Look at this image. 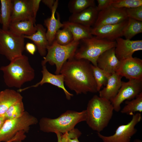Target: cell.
Here are the masks:
<instances>
[{
    "label": "cell",
    "mask_w": 142,
    "mask_h": 142,
    "mask_svg": "<svg viewBox=\"0 0 142 142\" xmlns=\"http://www.w3.org/2000/svg\"><path fill=\"white\" fill-rule=\"evenodd\" d=\"M23 35L0 28V54L11 61L22 56L25 49Z\"/></svg>",
    "instance_id": "7"
},
{
    "label": "cell",
    "mask_w": 142,
    "mask_h": 142,
    "mask_svg": "<svg viewBox=\"0 0 142 142\" xmlns=\"http://www.w3.org/2000/svg\"><path fill=\"white\" fill-rule=\"evenodd\" d=\"M33 19L11 22L9 30L19 35L29 36L36 32L37 28Z\"/></svg>",
    "instance_id": "23"
},
{
    "label": "cell",
    "mask_w": 142,
    "mask_h": 142,
    "mask_svg": "<svg viewBox=\"0 0 142 142\" xmlns=\"http://www.w3.org/2000/svg\"><path fill=\"white\" fill-rule=\"evenodd\" d=\"M115 53L120 61L133 57L135 52L142 50V40H131L121 37L116 40Z\"/></svg>",
    "instance_id": "14"
},
{
    "label": "cell",
    "mask_w": 142,
    "mask_h": 142,
    "mask_svg": "<svg viewBox=\"0 0 142 142\" xmlns=\"http://www.w3.org/2000/svg\"><path fill=\"white\" fill-rule=\"evenodd\" d=\"M0 2L2 28L8 30L12 12V0H1Z\"/></svg>",
    "instance_id": "25"
},
{
    "label": "cell",
    "mask_w": 142,
    "mask_h": 142,
    "mask_svg": "<svg viewBox=\"0 0 142 142\" xmlns=\"http://www.w3.org/2000/svg\"><path fill=\"white\" fill-rule=\"evenodd\" d=\"M42 2L47 6L50 9L51 11L55 1V0H42Z\"/></svg>",
    "instance_id": "39"
},
{
    "label": "cell",
    "mask_w": 142,
    "mask_h": 142,
    "mask_svg": "<svg viewBox=\"0 0 142 142\" xmlns=\"http://www.w3.org/2000/svg\"><path fill=\"white\" fill-rule=\"evenodd\" d=\"M41 73L42 77L41 80L36 84L23 88L19 89L17 91L21 92L28 89L36 88L42 86L45 83L51 84L62 89L64 91L67 99L70 100L73 95L69 92L64 87V75L62 74H54L50 72L47 69L46 65L42 66Z\"/></svg>",
    "instance_id": "15"
},
{
    "label": "cell",
    "mask_w": 142,
    "mask_h": 142,
    "mask_svg": "<svg viewBox=\"0 0 142 142\" xmlns=\"http://www.w3.org/2000/svg\"><path fill=\"white\" fill-rule=\"evenodd\" d=\"M25 49L30 54L34 55L37 49L35 45L33 43L28 42L25 45Z\"/></svg>",
    "instance_id": "37"
},
{
    "label": "cell",
    "mask_w": 142,
    "mask_h": 142,
    "mask_svg": "<svg viewBox=\"0 0 142 142\" xmlns=\"http://www.w3.org/2000/svg\"><path fill=\"white\" fill-rule=\"evenodd\" d=\"M95 6L94 0H71L68 4V8L72 14L79 13L92 6Z\"/></svg>",
    "instance_id": "28"
},
{
    "label": "cell",
    "mask_w": 142,
    "mask_h": 142,
    "mask_svg": "<svg viewBox=\"0 0 142 142\" xmlns=\"http://www.w3.org/2000/svg\"><path fill=\"white\" fill-rule=\"evenodd\" d=\"M120 63L116 55L115 47L103 53L97 61V66L110 75L116 72Z\"/></svg>",
    "instance_id": "17"
},
{
    "label": "cell",
    "mask_w": 142,
    "mask_h": 142,
    "mask_svg": "<svg viewBox=\"0 0 142 142\" xmlns=\"http://www.w3.org/2000/svg\"><path fill=\"white\" fill-rule=\"evenodd\" d=\"M129 80L142 79V60L133 57L121 61L116 72Z\"/></svg>",
    "instance_id": "12"
},
{
    "label": "cell",
    "mask_w": 142,
    "mask_h": 142,
    "mask_svg": "<svg viewBox=\"0 0 142 142\" xmlns=\"http://www.w3.org/2000/svg\"><path fill=\"white\" fill-rule=\"evenodd\" d=\"M11 142H22V141L21 140H15Z\"/></svg>",
    "instance_id": "44"
},
{
    "label": "cell",
    "mask_w": 142,
    "mask_h": 142,
    "mask_svg": "<svg viewBox=\"0 0 142 142\" xmlns=\"http://www.w3.org/2000/svg\"><path fill=\"white\" fill-rule=\"evenodd\" d=\"M141 119V113H137L133 115L128 123L118 126L113 135L106 136L97 133L98 135L103 142H130L131 137L137 131L135 126Z\"/></svg>",
    "instance_id": "9"
},
{
    "label": "cell",
    "mask_w": 142,
    "mask_h": 142,
    "mask_svg": "<svg viewBox=\"0 0 142 142\" xmlns=\"http://www.w3.org/2000/svg\"><path fill=\"white\" fill-rule=\"evenodd\" d=\"M116 41H111L93 36L80 40L74 57L87 60L94 66L97 61L104 52L115 47Z\"/></svg>",
    "instance_id": "5"
},
{
    "label": "cell",
    "mask_w": 142,
    "mask_h": 142,
    "mask_svg": "<svg viewBox=\"0 0 142 142\" xmlns=\"http://www.w3.org/2000/svg\"><path fill=\"white\" fill-rule=\"evenodd\" d=\"M126 105L121 109V112L122 114L133 115L134 113L142 112V92L135 98L131 100H126Z\"/></svg>",
    "instance_id": "26"
},
{
    "label": "cell",
    "mask_w": 142,
    "mask_h": 142,
    "mask_svg": "<svg viewBox=\"0 0 142 142\" xmlns=\"http://www.w3.org/2000/svg\"><path fill=\"white\" fill-rule=\"evenodd\" d=\"M113 0H97L98 5L96 6L99 11L104 10L111 6Z\"/></svg>",
    "instance_id": "35"
},
{
    "label": "cell",
    "mask_w": 142,
    "mask_h": 142,
    "mask_svg": "<svg viewBox=\"0 0 142 142\" xmlns=\"http://www.w3.org/2000/svg\"><path fill=\"white\" fill-rule=\"evenodd\" d=\"M142 32V22L128 18L123 34L125 39L131 40L135 36Z\"/></svg>",
    "instance_id": "27"
},
{
    "label": "cell",
    "mask_w": 142,
    "mask_h": 142,
    "mask_svg": "<svg viewBox=\"0 0 142 142\" xmlns=\"http://www.w3.org/2000/svg\"><path fill=\"white\" fill-rule=\"evenodd\" d=\"M26 137L25 132L23 131H20L18 132L14 136L11 140L5 142H11L15 140L22 141Z\"/></svg>",
    "instance_id": "38"
},
{
    "label": "cell",
    "mask_w": 142,
    "mask_h": 142,
    "mask_svg": "<svg viewBox=\"0 0 142 142\" xmlns=\"http://www.w3.org/2000/svg\"><path fill=\"white\" fill-rule=\"evenodd\" d=\"M25 111L24 104L22 100L11 106L4 115L6 120L12 119L21 116Z\"/></svg>",
    "instance_id": "30"
},
{
    "label": "cell",
    "mask_w": 142,
    "mask_h": 142,
    "mask_svg": "<svg viewBox=\"0 0 142 142\" xmlns=\"http://www.w3.org/2000/svg\"><path fill=\"white\" fill-rule=\"evenodd\" d=\"M142 79H131L126 82L122 81L121 86L115 97L110 102L114 110L118 112L121 105L125 100L135 98L142 92Z\"/></svg>",
    "instance_id": "10"
},
{
    "label": "cell",
    "mask_w": 142,
    "mask_h": 142,
    "mask_svg": "<svg viewBox=\"0 0 142 142\" xmlns=\"http://www.w3.org/2000/svg\"><path fill=\"white\" fill-rule=\"evenodd\" d=\"M58 4V1L55 0L51 11V15L49 17L44 20V25L47 28L46 36L49 45H51L54 40L56 34L61 28L63 27L64 24L60 21V15L57 13V18L55 13Z\"/></svg>",
    "instance_id": "18"
},
{
    "label": "cell",
    "mask_w": 142,
    "mask_h": 142,
    "mask_svg": "<svg viewBox=\"0 0 142 142\" xmlns=\"http://www.w3.org/2000/svg\"><path fill=\"white\" fill-rule=\"evenodd\" d=\"M86 110L87 124L100 133L108 125L114 110L110 101L95 95L89 101Z\"/></svg>",
    "instance_id": "3"
},
{
    "label": "cell",
    "mask_w": 142,
    "mask_h": 142,
    "mask_svg": "<svg viewBox=\"0 0 142 142\" xmlns=\"http://www.w3.org/2000/svg\"><path fill=\"white\" fill-rule=\"evenodd\" d=\"M98 12L96 6H90L79 13L72 14L68 21L91 27L94 24Z\"/></svg>",
    "instance_id": "19"
},
{
    "label": "cell",
    "mask_w": 142,
    "mask_h": 142,
    "mask_svg": "<svg viewBox=\"0 0 142 142\" xmlns=\"http://www.w3.org/2000/svg\"><path fill=\"white\" fill-rule=\"evenodd\" d=\"M41 0H31L32 8L34 19L36 21V18L39 9Z\"/></svg>",
    "instance_id": "36"
},
{
    "label": "cell",
    "mask_w": 142,
    "mask_h": 142,
    "mask_svg": "<svg viewBox=\"0 0 142 142\" xmlns=\"http://www.w3.org/2000/svg\"><path fill=\"white\" fill-rule=\"evenodd\" d=\"M87 116L86 110L80 112L68 110L56 118H41L39 123L40 129L44 132L64 134L74 128L78 123L86 121Z\"/></svg>",
    "instance_id": "4"
},
{
    "label": "cell",
    "mask_w": 142,
    "mask_h": 142,
    "mask_svg": "<svg viewBox=\"0 0 142 142\" xmlns=\"http://www.w3.org/2000/svg\"><path fill=\"white\" fill-rule=\"evenodd\" d=\"M64 27L68 28L72 33L73 40H80L90 37L92 35V28L77 23L66 21L63 22Z\"/></svg>",
    "instance_id": "24"
},
{
    "label": "cell",
    "mask_w": 142,
    "mask_h": 142,
    "mask_svg": "<svg viewBox=\"0 0 142 142\" xmlns=\"http://www.w3.org/2000/svg\"><path fill=\"white\" fill-rule=\"evenodd\" d=\"M128 21V19L117 24L92 28V35L109 41H115L117 39L123 36L124 30Z\"/></svg>",
    "instance_id": "13"
},
{
    "label": "cell",
    "mask_w": 142,
    "mask_h": 142,
    "mask_svg": "<svg viewBox=\"0 0 142 142\" xmlns=\"http://www.w3.org/2000/svg\"><path fill=\"white\" fill-rule=\"evenodd\" d=\"M0 70L3 73L4 83L9 87L21 88L24 83L31 81L35 76L28 57L24 54L10 61L7 65L1 67Z\"/></svg>",
    "instance_id": "2"
},
{
    "label": "cell",
    "mask_w": 142,
    "mask_h": 142,
    "mask_svg": "<svg viewBox=\"0 0 142 142\" xmlns=\"http://www.w3.org/2000/svg\"><path fill=\"white\" fill-rule=\"evenodd\" d=\"M38 122L37 118L26 111L21 116L6 120L0 129V142L11 140L19 131L28 132L30 126Z\"/></svg>",
    "instance_id": "8"
},
{
    "label": "cell",
    "mask_w": 142,
    "mask_h": 142,
    "mask_svg": "<svg viewBox=\"0 0 142 142\" xmlns=\"http://www.w3.org/2000/svg\"><path fill=\"white\" fill-rule=\"evenodd\" d=\"M12 3L11 22L34 19L31 0H13Z\"/></svg>",
    "instance_id": "16"
},
{
    "label": "cell",
    "mask_w": 142,
    "mask_h": 142,
    "mask_svg": "<svg viewBox=\"0 0 142 142\" xmlns=\"http://www.w3.org/2000/svg\"><path fill=\"white\" fill-rule=\"evenodd\" d=\"M6 120L4 115H0V129Z\"/></svg>",
    "instance_id": "40"
},
{
    "label": "cell",
    "mask_w": 142,
    "mask_h": 142,
    "mask_svg": "<svg viewBox=\"0 0 142 142\" xmlns=\"http://www.w3.org/2000/svg\"><path fill=\"white\" fill-rule=\"evenodd\" d=\"M37 31L31 35H23L25 38L32 40L36 45L40 56L43 57L47 53V49L50 46L46 36V29L41 24H36Z\"/></svg>",
    "instance_id": "20"
},
{
    "label": "cell",
    "mask_w": 142,
    "mask_h": 142,
    "mask_svg": "<svg viewBox=\"0 0 142 142\" xmlns=\"http://www.w3.org/2000/svg\"><path fill=\"white\" fill-rule=\"evenodd\" d=\"M57 136L58 138V142H62L61 140V134L59 133H55Z\"/></svg>",
    "instance_id": "41"
},
{
    "label": "cell",
    "mask_w": 142,
    "mask_h": 142,
    "mask_svg": "<svg viewBox=\"0 0 142 142\" xmlns=\"http://www.w3.org/2000/svg\"><path fill=\"white\" fill-rule=\"evenodd\" d=\"M126 12L128 18L142 22V6L126 8Z\"/></svg>",
    "instance_id": "34"
},
{
    "label": "cell",
    "mask_w": 142,
    "mask_h": 142,
    "mask_svg": "<svg viewBox=\"0 0 142 142\" xmlns=\"http://www.w3.org/2000/svg\"><path fill=\"white\" fill-rule=\"evenodd\" d=\"M111 6L118 8H135L142 6V0H113Z\"/></svg>",
    "instance_id": "32"
},
{
    "label": "cell",
    "mask_w": 142,
    "mask_h": 142,
    "mask_svg": "<svg viewBox=\"0 0 142 142\" xmlns=\"http://www.w3.org/2000/svg\"><path fill=\"white\" fill-rule=\"evenodd\" d=\"M128 18L125 8H118L111 6L99 12L93 28L119 23Z\"/></svg>",
    "instance_id": "11"
},
{
    "label": "cell",
    "mask_w": 142,
    "mask_h": 142,
    "mask_svg": "<svg viewBox=\"0 0 142 142\" xmlns=\"http://www.w3.org/2000/svg\"></svg>",
    "instance_id": "45"
},
{
    "label": "cell",
    "mask_w": 142,
    "mask_h": 142,
    "mask_svg": "<svg viewBox=\"0 0 142 142\" xmlns=\"http://www.w3.org/2000/svg\"><path fill=\"white\" fill-rule=\"evenodd\" d=\"M134 142H142V141L139 139H135Z\"/></svg>",
    "instance_id": "42"
},
{
    "label": "cell",
    "mask_w": 142,
    "mask_h": 142,
    "mask_svg": "<svg viewBox=\"0 0 142 142\" xmlns=\"http://www.w3.org/2000/svg\"><path fill=\"white\" fill-rule=\"evenodd\" d=\"M57 32L55 38V40L58 44L62 45H68L73 40V35L67 28L63 27Z\"/></svg>",
    "instance_id": "31"
},
{
    "label": "cell",
    "mask_w": 142,
    "mask_h": 142,
    "mask_svg": "<svg viewBox=\"0 0 142 142\" xmlns=\"http://www.w3.org/2000/svg\"><path fill=\"white\" fill-rule=\"evenodd\" d=\"M92 67L97 85V90L98 92H99L103 85L105 86L110 75L106 73L97 66H94L92 64Z\"/></svg>",
    "instance_id": "29"
},
{
    "label": "cell",
    "mask_w": 142,
    "mask_h": 142,
    "mask_svg": "<svg viewBox=\"0 0 142 142\" xmlns=\"http://www.w3.org/2000/svg\"><path fill=\"white\" fill-rule=\"evenodd\" d=\"M79 41L73 40L69 44L62 45L54 40L47 49V53L42 61V66L48 63L56 66L55 74H60L61 69L64 63L68 60L74 57L78 47Z\"/></svg>",
    "instance_id": "6"
},
{
    "label": "cell",
    "mask_w": 142,
    "mask_h": 142,
    "mask_svg": "<svg viewBox=\"0 0 142 142\" xmlns=\"http://www.w3.org/2000/svg\"><path fill=\"white\" fill-rule=\"evenodd\" d=\"M0 23L1 24V6H0Z\"/></svg>",
    "instance_id": "43"
},
{
    "label": "cell",
    "mask_w": 142,
    "mask_h": 142,
    "mask_svg": "<svg viewBox=\"0 0 142 142\" xmlns=\"http://www.w3.org/2000/svg\"><path fill=\"white\" fill-rule=\"evenodd\" d=\"M19 92L13 89H6L0 92V115L4 114L13 104L23 100Z\"/></svg>",
    "instance_id": "22"
},
{
    "label": "cell",
    "mask_w": 142,
    "mask_h": 142,
    "mask_svg": "<svg viewBox=\"0 0 142 142\" xmlns=\"http://www.w3.org/2000/svg\"><path fill=\"white\" fill-rule=\"evenodd\" d=\"M81 134L78 129L74 128L64 134H61L62 142H80L78 138Z\"/></svg>",
    "instance_id": "33"
},
{
    "label": "cell",
    "mask_w": 142,
    "mask_h": 142,
    "mask_svg": "<svg viewBox=\"0 0 142 142\" xmlns=\"http://www.w3.org/2000/svg\"><path fill=\"white\" fill-rule=\"evenodd\" d=\"M92 65L87 60L74 57L66 61L61 69L60 73L64 75L65 84L77 95L98 92Z\"/></svg>",
    "instance_id": "1"
},
{
    "label": "cell",
    "mask_w": 142,
    "mask_h": 142,
    "mask_svg": "<svg viewBox=\"0 0 142 142\" xmlns=\"http://www.w3.org/2000/svg\"><path fill=\"white\" fill-rule=\"evenodd\" d=\"M122 77L116 73L109 77L105 87L99 92V96L111 101L117 95L122 84Z\"/></svg>",
    "instance_id": "21"
}]
</instances>
